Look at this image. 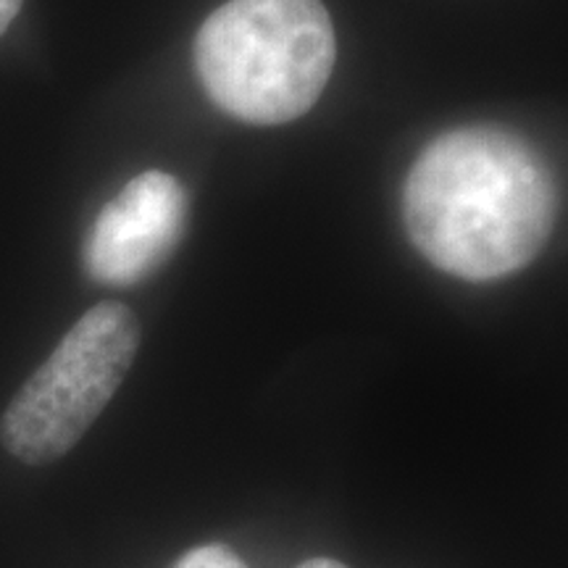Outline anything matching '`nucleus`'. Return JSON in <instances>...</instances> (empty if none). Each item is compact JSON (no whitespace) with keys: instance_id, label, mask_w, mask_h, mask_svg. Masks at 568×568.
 I'll use <instances>...</instances> for the list:
<instances>
[{"instance_id":"f257e3e1","label":"nucleus","mask_w":568,"mask_h":568,"mask_svg":"<svg viewBox=\"0 0 568 568\" xmlns=\"http://www.w3.org/2000/svg\"><path fill=\"white\" fill-rule=\"evenodd\" d=\"M556 172L535 142L500 124L437 134L403 184L410 243L439 272L493 282L521 272L558 224Z\"/></svg>"},{"instance_id":"f03ea898","label":"nucleus","mask_w":568,"mask_h":568,"mask_svg":"<svg viewBox=\"0 0 568 568\" xmlns=\"http://www.w3.org/2000/svg\"><path fill=\"white\" fill-rule=\"evenodd\" d=\"M193 59L216 109L255 126L287 124L329 84L335 24L322 0H226L197 30Z\"/></svg>"},{"instance_id":"7ed1b4c3","label":"nucleus","mask_w":568,"mask_h":568,"mask_svg":"<svg viewBox=\"0 0 568 568\" xmlns=\"http://www.w3.org/2000/svg\"><path fill=\"white\" fill-rule=\"evenodd\" d=\"M140 322L124 303L84 311L0 418L3 447L21 464L67 456L124 385L140 351Z\"/></svg>"},{"instance_id":"20e7f679","label":"nucleus","mask_w":568,"mask_h":568,"mask_svg":"<svg viewBox=\"0 0 568 568\" xmlns=\"http://www.w3.org/2000/svg\"><path fill=\"white\" fill-rule=\"evenodd\" d=\"M187 211V193L176 176L159 169L132 176L84 234V274L119 290L151 280L180 247Z\"/></svg>"},{"instance_id":"39448f33","label":"nucleus","mask_w":568,"mask_h":568,"mask_svg":"<svg viewBox=\"0 0 568 568\" xmlns=\"http://www.w3.org/2000/svg\"><path fill=\"white\" fill-rule=\"evenodd\" d=\"M172 568H247L245 560L226 545L211 542L187 550Z\"/></svg>"},{"instance_id":"423d86ee","label":"nucleus","mask_w":568,"mask_h":568,"mask_svg":"<svg viewBox=\"0 0 568 568\" xmlns=\"http://www.w3.org/2000/svg\"><path fill=\"white\" fill-rule=\"evenodd\" d=\"M21 6H24V0H0V38L9 30L11 21L17 19Z\"/></svg>"},{"instance_id":"0eeeda50","label":"nucleus","mask_w":568,"mask_h":568,"mask_svg":"<svg viewBox=\"0 0 568 568\" xmlns=\"http://www.w3.org/2000/svg\"><path fill=\"white\" fill-rule=\"evenodd\" d=\"M297 568H347V566L339 564V560H335V558H311Z\"/></svg>"}]
</instances>
